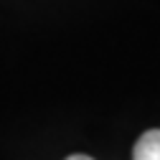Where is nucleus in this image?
<instances>
[{
  "instance_id": "obj_1",
  "label": "nucleus",
  "mask_w": 160,
  "mask_h": 160,
  "mask_svg": "<svg viewBox=\"0 0 160 160\" xmlns=\"http://www.w3.org/2000/svg\"><path fill=\"white\" fill-rule=\"evenodd\" d=\"M132 160H160V130H148L137 140Z\"/></svg>"
},
{
  "instance_id": "obj_2",
  "label": "nucleus",
  "mask_w": 160,
  "mask_h": 160,
  "mask_svg": "<svg viewBox=\"0 0 160 160\" xmlns=\"http://www.w3.org/2000/svg\"><path fill=\"white\" fill-rule=\"evenodd\" d=\"M66 160H94V158H89V155H69Z\"/></svg>"
}]
</instances>
